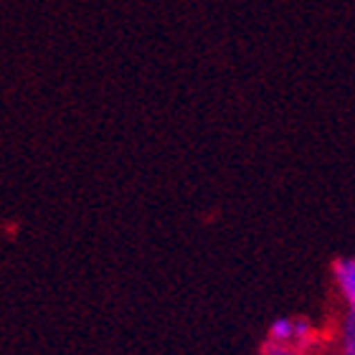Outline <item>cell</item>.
Returning <instances> with one entry per match:
<instances>
[{
  "label": "cell",
  "mask_w": 355,
  "mask_h": 355,
  "mask_svg": "<svg viewBox=\"0 0 355 355\" xmlns=\"http://www.w3.org/2000/svg\"><path fill=\"white\" fill-rule=\"evenodd\" d=\"M315 340V327L310 320L302 318H279L269 327V343L277 345H292V348L304 350Z\"/></svg>",
  "instance_id": "1"
},
{
  "label": "cell",
  "mask_w": 355,
  "mask_h": 355,
  "mask_svg": "<svg viewBox=\"0 0 355 355\" xmlns=\"http://www.w3.org/2000/svg\"><path fill=\"white\" fill-rule=\"evenodd\" d=\"M333 279L335 289H338V295L345 304V315L355 318V257H345V259L335 261Z\"/></svg>",
  "instance_id": "2"
},
{
  "label": "cell",
  "mask_w": 355,
  "mask_h": 355,
  "mask_svg": "<svg viewBox=\"0 0 355 355\" xmlns=\"http://www.w3.org/2000/svg\"><path fill=\"white\" fill-rule=\"evenodd\" d=\"M338 355H355V318L345 315L338 330Z\"/></svg>",
  "instance_id": "3"
},
{
  "label": "cell",
  "mask_w": 355,
  "mask_h": 355,
  "mask_svg": "<svg viewBox=\"0 0 355 355\" xmlns=\"http://www.w3.org/2000/svg\"><path fill=\"white\" fill-rule=\"evenodd\" d=\"M261 355H304V350L292 348V345H277V343H266Z\"/></svg>",
  "instance_id": "4"
}]
</instances>
